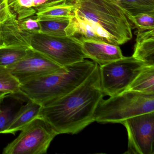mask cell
Masks as SVG:
<instances>
[{
    "mask_svg": "<svg viewBox=\"0 0 154 154\" xmlns=\"http://www.w3.org/2000/svg\"><path fill=\"white\" fill-rule=\"evenodd\" d=\"M112 1H113L115 2H117L119 4L120 0H112Z\"/></svg>",
    "mask_w": 154,
    "mask_h": 154,
    "instance_id": "cell-29",
    "label": "cell"
},
{
    "mask_svg": "<svg viewBox=\"0 0 154 154\" xmlns=\"http://www.w3.org/2000/svg\"><path fill=\"white\" fill-rule=\"evenodd\" d=\"M70 18L40 20V33L57 37L66 36L65 29L68 26Z\"/></svg>",
    "mask_w": 154,
    "mask_h": 154,
    "instance_id": "cell-18",
    "label": "cell"
},
{
    "mask_svg": "<svg viewBox=\"0 0 154 154\" xmlns=\"http://www.w3.org/2000/svg\"><path fill=\"white\" fill-rule=\"evenodd\" d=\"M31 48L63 67L86 58L82 50V43L67 36L35 34L32 37Z\"/></svg>",
    "mask_w": 154,
    "mask_h": 154,
    "instance_id": "cell-6",
    "label": "cell"
},
{
    "mask_svg": "<svg viewBox=\"0 0 154 154\" xmlns=\"http://www.w3.org/2000/svg\"><path fill=\"white\" fill-rule=\"evenodd\" d=\"M104 95L99 66L83 83L66 95L42 106L38 116L58 134H75L95 122V110Z\"/></svg>",
    "mask_w": 154,
    "mask_h": 154,
    "instance_id": "cell-1",
    "label": "cell"
},
{
    "mask_svg": "<svg viewBox=\"0 0 154 154\" xmlns=\"http://www.w3.org/2000/svg\"><path fill=\"white\" fill-rule=\"evenodd\" d=\"M74 12L100 27L114 37L119 45L132 37L128 17L117 2L112 0H73Z\"/></svg>",
    "mask_w": 154,
    "mask_h": 154,
    "instance_id": "cell-3",
    "label": "cell"
},
{
    "mask_svg": "<svg viewBox=\"0 0 154 154\" xmlns=\"http://www.w3.org/2000/svg\"><path fill=\"white\" fill-rule=\"evenodd\" d=\"M4 44H3V40H2V38L1 33H0V48L4 47Z\"/></svg>",
    "mask_w": 154,
    "mask_h": 154,
    "instance_id": "cell-27",
    "label": "cell"
},
{
    "mask_svg": "<svg viewBox=\"0 0 154 154\" xmlns=\"http://www.w3.org/2000/svg\"><path fill=\"white\" fill-rule=\"evenodd\" d=\"M11 14L7 0H0V24Z\"/></svg>",
    "mask_w": 154,
    "mask_h": 154,
    "instance_id": "cell-25",
    "label": "cell"
},
{
    "mask_svg": "<svg viewBox=\"0 0 154 154\" xmlns=\"http://www.w3.org/2000/svg\"><path fill=\"white\" fill-rule=\"evenodd\" d=\"M29 49L6 47L0 48V66L7 67L20 61Z\"/></svg>",
    "mask_w": 154,
    "mask_h": 154,
    "instance_id": "cell-20",
    "label": "cell"
},
{
    "mask_svg": "<svg viewBox=\"0 0 154 154\" xmlns=\"http://www.w3.org/2000/svg\"><path fill=\"white\" fill-rule=\"evenodd\" d=\"M20 26L24 31L32 34L40 33V26L37 16L35 15L19 21Z\"/></svg>",
    "mask_w": 154,
    "mask_h": 154,
    "instance_id": "cell-23",
    "label": "cell"
},
{
    "mask_svg": "<svg viewBox=\"0 0 154 154\" xmlns=\"http://www.w3.org/2000/svg\"><path fill=\"white\" fill-rule=\"evenodd\" d=\"M6 97L7 96H4L0 97V133L4 134L8 128L14 116L11 109L9 108L2 109L1 108L2 103Z\"/></svg>",
    "mask_w": 154,
    "mask_h": 154,
    "instance_id": "cell-24",
    "label": "cell"
},
{
    "mask_svg": "<svg viewBox=\"0 0 154 154\" xmlns=\"http://www.w3.org/2000/svg\"><path fill=\"white\" fill-rule=\"evenodd\" d=\"M0 33L4 47L31 48L34 35L24 31L20 26L19 21L11 13L0 24Z\"/></svg>",
    "mask_w": 154,
    "mask_h": 154,
    "instance_id": "cell-10",
    "label": "cell"
},
{
    "mask_svg": "<svg viewBox=\"0 0 154 154\" xmlns=\"http://www.w3.org/2000/svg\"><path fill=\"white\" fill-rule=\"evenodd\" d=\"M42 106L39 103L29 100L14 114L13 118L4 134H15L21 131L29 122L39 115Z\"/></svg>",
    "mask_w": 154,
    "mask_h": 154,
    "instance_id": "cell-15",
    "label": "cell"
},
{
    "mask_svg": "<svg viewBox=\"0 0 154 154\" xmlns=\"http://www.w3.org/2000/svg\"><path fill=\"white\" fill-rule=\"evenodd\" d=\"M9 95L8 94L6 93L2 92L0 91V97H2V96H6Z\"/></svg>",
    "mask_w": 154,
    "mask_h": 154,
    "instance_id": "cell-28",
    "label": "cell"
},
{
    "mask_svg": "<svg viewBox=\"0 0 154 154\" xmlns=\"http://www.w3.org/2000/svg\"><path fill=\"white\" fill-rule=\"evenodd\" d=\"M119 4L127 17L154 12V0H120Z\"/></svg>",
    "mask_w": 154,
    "mask_h": 154,
    "instance_id": "cell-17",
    "label": "cell"
},
{
    "mask_svg": "<svg viewBox=\"0 0 154 154\" xmlns=\"http://www.w3.org/2000/svg\"><path fill=\"white\" fill-rule=\"evenodd\" d=\"M6 67L20 85L66 69L32 48L20 61Z\"/></svg>",
    "mask_w": 154,
    "mask_h": 154,
    "instance_id": "cell-9",
    "label": "cell"
},
{
    "mask_svg": "<svg viewBox=\"0 0 154 154\" xmlns=\"http://www.w3.org/2000/svg\"><path fill=\"white\" fill-rule=\"evenodd\" d=\"M20 84L5 66H0V91L8 94L19 93Z\"/></svg>",
    "mask_w": 154,
    "mask_h": 154,
    "instance_id": "cell-21",
    "label": "cell"
},
{
    "mask_svg": "<svg viewBox=\"0 0 154 154\" xmlns=\"http://www.w3.org/2000/svg\"><path fill=\"white\" fill-rule=\"evenodd\" d=\"M11 12L19 21L36 15L33 0H7Z\"/></svg>",
    "mask_w": 154,
    "mask_h": 154,
    "instance_id": "cell-19",
    "label": "cell"
},
{
    "mask_svg": "<svg viewBox=\"0 0 154 154\" xmlns=\"http://www.w3.org/2000/svg\"><path fill=\"white\" fill-rule=\"evenodd\" d=\"M154 12H151L128 16V18L133 28L139 30H152L154 29Z\"/></svg>",
    "mask_w": 154,
    "mask_h": 154,
    "instance_id": "cell-22",
    "label": "cell"
},
{
    "mask_svg": "<svg viewBox=\"0 0 154 154\" xmlns=\"http://www.w3.org/2000/svg\"><path fill=\"white\" fill-rule=\"evenodd\" d=\"M154 112V94L126 90L103 99L98 104L94 120L99 123H122L125 120Z\"/></svg>",
    "mask_w": 154,
    "mask_h": 154,
    "instance_id": "cell-4",
    "label": "cell"
},
{
    "mask_svg": "<svg viewBox=\"0 0 154 154\" xmlns=\"http://www.w3.org/2000/svg\"><path fill=\"white\" fill-rule=\"evenodd\" d=\"M48 1H50V0H48Z\"/></svg>",
    "mask_w": 154,
    "mask_h": 154,
    "instance_id": "cell-30",
    "label": "cell"
},
{
    "mask_svg": "<svg viewBox=\"0 0 154 154\" xmlns=\"http://www.w3.org/2000/svg\"><path fill=\"white\" fill-rule=\"evenodd\" d=\"M132 56L142 62L146 66H154V29L139 30Z\"/></svg>",
    "mask_w": 154,
    "mask_h": 154,
    "instance_id": "cell-13",
    "label": "cell"
},
{
    "mask_svg": "<svg viewBox=\"0 0 154 154\" xmlns=\"http://www.w3.org/2000/svg\"><path fill=\"white\" fill-rule=\"evenodd\" d=\"M121 124L126 128L128 136L125 154H154V112L127 119Z\"/></svg>",
    "mask_w": 154,
    "mask_h": 154,
    "instance_id": "cell-8",
    "label": "cell"
},
{
    "mask_svg": "<svg viewBox=\"0 0 154 154\" xmlns=\"http://www.w3.org/2000/svg\"><path fill=\"white\" fill-rule=\"evenodd\" d=\"M97 64L84 60L66 66L64 71L20 85L19 93L43 106L76 89L92 73Z\"/></svg>",
    "mask_w": 154,
    "mask_h": 154,
    "instance_id": "cell-2",
    "label": "cell"
},
{
    "mask_svg": "<svg viewBox=\"0 0 154 154\" xmlns=\"http://www.w3.org/2000/svg\"><path fill=\"white\" fill-rule=\"evenodd\" d=\"M66 36L82 43L86 41L107 43L101 32L86 20L74 12L69 18L68 26L65 29Z\"/></svg>",
    "mask_w": 154,
    "mask_h": 154,
    "instance_id": "cell-12",
    "label": "cell"
},
{
    "mask_svg": "<svg viewBox=\"0 0 154 154\" xmlns=\"http://www.w3.org/2000/svg\"><path fill=\"white\" fill-rule=\"evenodd\" d=\"M74 9L73 0H50L37 8L36 15L40 20L70 18Z\"/></svg>",
    "mask_w": 154,
    "mask_h": 154,
    "instance_id": "cell-14",
    "label": "cell"
},
{
    "mask_svg": "<svg viewBox=\"0 0 154 154\" xmlns=\"http://www.w3.org/2000/svg\"><path fill=\"white\" fill-rule=\"evenodd\" d=\"M86 58L91 59L99 66L105 65L123 57L119 45L103 42L86 41L82 43Z\"/></svg>",
    "mask_w": 154,
    "mask_h": 154,
    "instance_id": "cell-11",
    "label": "cell"
},
{
    "mask_svg": "<svg viewBox=\"0 0 154 154\" xmlns=\"http://www.w3.org/2000/svg\"><path fill=\"white\" fill-rule=\"evenodd\" d=\"M34 6L36 9L37 8L42 6L47 2L48 0H33Z\"/></svg>",
    "mask_w": 154,
    "mask_h": 154,
    "instance_id": "cell-26",
    "label": "cell"
},
{
    "mask_svg": "<svg viewBox=\"0 0 154 154\" xmlns=\"http://www.w3.org/2000/svg\"><path fill=\"white\" fill-rule=\"evenodd\" d=\"M56 131L39 116L21 130L18 137L3 149V154H44L47 152Z\"/></svg>",
    "mask_w": 154,
    "mask_h": 154,
    "instance_id": "cell-5",
    "label": "cell"
},
{
    "mask_svg": "<svg viewBox=\"0 0 154 154\" xmlns=\"http://www.w3.org/2000/svg\"><path fill=\"white\" fill-rule=\"evenodd\" d=\"M145 66L132 56L123 57L99 66L101 88L104 95L113 96L128 90Z\"/></svg>",
    "mask_w": 154,
    "mask_h": 154,
    "instance_id": "cell-7",
    "label": "cell"
},
{
    "mask_svg": "<svg viewBox=\"0 0 154 154\" xmlns=\"http://www.w3.org/2000/svg\"><path fill=\"white\" fill-rule=\"evenodd\" d=\"M127 90L154 94V66H145Z\"/></svg>",
    "mask_w": 154,
    "mask_h": 154,
    "instance_id": "cell-16",
    "label": "cell"
}]
</instances>
